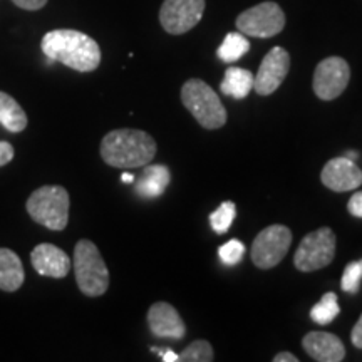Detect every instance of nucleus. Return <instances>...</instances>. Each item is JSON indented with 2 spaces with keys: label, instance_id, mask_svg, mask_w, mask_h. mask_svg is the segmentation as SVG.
I'll use <instances>...</instances> for the list:
<instances>
[{
  "label": "nucleus",
  "instance_id": "1",
  "mask_svg": "<svg viewBox=\"0 0 362 362\" xmlns=\"http://www.w3.org/2000/svg\"><path fill=\"white\" fill-rule=\"evenodd\" d=\"M44 56L78 72H93L101 64L99 44L88 34L74 29H56L40 42Z\"/></svg>",
  "mask_w": 362,
  "mask_h": 362
},
{
  "label": "nucleus",
  "instance_id": "2",
  "mask_svg": "<svg viewBox=\"0 0 362 362\" xmlns=\"http://www.w3.org/2000/svg\"><path fill=\"white\" fill-rule=\"evenodd\" d=\"M156 149L155 138L146 131L121 128L104 136L99 153L111 168L134 170L149 165L156 156Z\"/></svg>",
  "mask_w": 362,
  "mask_h": 362
},
{
  "label": "nucleus",
  "instance_id": "3",
  "mask_svg": "<svg viewBox=\"0 0 362 362\" xmlns=\"http://www.w3.org/2000/svg\"><path fill=\"white\" fill-rule=\"evenodd\" d=\"M69 193L59 185H45L37 188L25 203L30 218L52 232H62L66 228L69 221Z\"/></svg>",
  "mask_w": 362,
  "mask_h": 362
},
{
  "label": "nucleus",
  "instance_id": "4",
  "mask_svg": "<svg viewBox=\"0 0 362 362\" xmlns=\"http://www.w3.org/2000/svg\"><path fill=\"white\" fill-rule=\"evenodd\" d=\"M74 274L79 291L88 297H101L110 287V270L99 248L90 240H79L74 247Z\"/></svg>",
  "mask_w": 362,
  "mask_h": 362
},
{
  "label": "nucleus",
  "instance_id": "5",
  "mask_svg": "<svg viewBox=\"0 0 362 362\" xmlns=\"http://www.w3.org/2000/svg\"><path fill=\"white\" fill-rule=\"evenodd\" d=\"M181 103L198 124L205 129L223 128L226 123V110L218 94L205 81L189 79L181 88Z\"/></svg>",
  "mask_w": 362,
  "mask_h": 362
},
{
  "label": "nucleus",
  "instance_id": "6",
  "mask_svg": "<svg viewBox=\"0 0 362 362\" xmlns=\"http://www.w3.org/2000/svg\"><path fill=\"white\" fill-rule=\"evenodd\" d=\"M336 233L329 226H322L315 232L307 233L298 243L296 255H293V265L297 270L305 272V274L324 269L332 264L336 257Z\"/></svg>",
  "mask_w": 362,
  "mask_h": 362
},
{
  "label": "nucleus",
  "instance_id": "7",
  "mask_svg": "<svg viewBox=\"0 0 362 362\" xmlns=\"http://www.w3.org/2000/svg\"><path fill=\"white\" fill-rule=\"evenodd\" d=\"M292 245V232L288 226L275 223L267 226L253 240L250 257L253 265L262 270L277 267L285 259Z\"/></svg>",
  "mask_w": 362,
  "mask_h": 362
},
{
  "label": "nucleus",
  "instance_id": "8",
  "mask_svg": "<svg viewBox=\"0 0 362 362\" xmlns=\"http://www.w3.org/2000/svg\"><path fill=\"white\" fill-rule=\"evenodd\" d=\"M285 27V13L275 2H262L247 8L237 17V29L250 37L269 39L280 34Z\"/></svg>",
  "mask_w": 362,
  "mask_h": 362
},
{
  "label": "nucleus",
  "instance_id": "9",
  "mask_svg": "<svg viewBox=\"0 0 362 362\" xmlns=\"http://www.w3.org/2000/svg\"><path fill=\"white\" fill-rule=\"evenodd\" d=\"M351 81V67L346 59L332 56L320 61L315 67L314 88L315 96L322 101H334L346 90Z\"/></svg>",
  "mask_w": 362,
  "mask_h": 362
},
{
  "label": "nucleus",
  "instance_id": "10",
  "mask_svg": "<svg viewBox=\"0 0 362 362\" xmlns=\"http://www.w3.org/2000/svg\"><path fill=\"white\" fill-rule=\"evenodd\" d=\"M205 0H165L160 8V24L168 34H187L200 24Z\"/></svg>",
  "mask_w": 362,
  "mask_h": 362
},
{
  "label": "nucleus",
  "instance_id": "11",
  "mask_svg": "<svg viewBox=\"0 0 362 362\" xmlns=\"http://www.w3.org/2000/svg\"><path fill=\"white\" fill-rule=\"evenodd\" d=\"M288 69H291V54L280 45H275L262 61L259 72L253 79V89L259 96H270L282 86Z\"/></svg>",
  "mask_w": 362,
  "mask_h": 362
},
{
  "label": "nucleus",
  "instance_id": "12",
  "mask_svg": "<svg viewBox=\"0 0 362 362\" xmlns=\"http://www.w3.org/2000/svg\"><path fill=\"white\" fill-rule=\"evenodd\" d=\"M320 181L325 188L336 193L352 192L362 185V170L347 156H337L325 163Z\"/></svg>",
  "mask_w": 362,
  "mask_h": 362
},
{
  "label": "nucleus",
  "instance_id": "13",
  "mask_svg": "<svg viewBox=\"0 0 362 362\" xmlns=\"http://www.w3.org/2000/svg\"><path fill=\"white\" fill-rule=\"evenodd\" d=\"M148 325L151 334L158 339L180 341L187 334V325L178 310L168 302H156L148 310Z\"/></svg>",
  "mask_w": 362,
  "mask_h": 362
},
{
  "label": "nucleus",
  "instance_id": "14",
  "mask_svg": "<svg viewBox=\"0 0 362 362\" xmlns=\"http://www.w3.org/2000/svg\"><path fill=\"white\" fill-rule=\"evenodd\" d=\"M30 264L39 275L51 279H64L72 265L67 253L52 243H39L30 253Z\"/></svg>",
  "mask_w": 362,
  "mask_h": 362
},
{
  "label": "nucleus",
  "instance_id": "15",
  "mask_svg": "<svg viewBox=\"0 0 362 362\" xmlns=\"http://www.w3.org/2000/svg\"><path fill=\"white\" fill-rule=\"evenodd\" d=\"M302 347L314 361L341 362L346 357V347L341 339L324 330H314L302 339Z\"/></svg>",
  "mask_w": 362,
  "mask_h": 362
},
{
  "label": "nucleus",
  "instance_id": "16",
  "mask_svg": "<svg viewBox=\"0 0 362 362\" xmlns=\"http://www.w3.org/2000/svg\"><path fill=\"white\" fill-rule=\"evenodd\" d=\"M143 173L134 178V192L141 198H158L168 188L171 173L165 165H146Z\"/></svg>",
  "mask_w": 362,
  "mask_h": 362
},
{
  "label": "nucleus",
  "instance_id": "17",
  "mask_svg": "<svg viewBox=\"0 0 362 362\" xmlns=\"http://www.w3.org/2000/svg\"><path fill=\"white\" fill-rule=\"evenodd\" d=\"M25 274L22 262L11 248H0V291L17 292L24 284Z\"/></svg>",
  "mask_w": 362,
  "mask_h": 362
},
{
  "label": "nucleus",
  "instance_id": "18",
  "mask_svg": "<svg viewBox=\"0 0 362 362\" xmlns=\"http://www.w3.org/2000/svg\"><path fill=\"white\" fill-rule=\"evenodd\" d=\"M253 79H255V74H252L248 69H242V67H228V69L225 71V78L220 84V90L225 96L242 101V99H245L253 89Z\"/></svg>",
  "mask_w": 362,
  "mask_h": 362
},
{
  "label": "nucleus",
  "instance_id": "19",
  "mask_svg": "<svg viewBox=\"0 0 362 362\" xmlns=\"http://www.w3.org/2000/svg\"><path fill=\"white\" fill-rule=\"evenodd\" d=\"M0 124L11 133H22L29 124L21 104L4 90H0Z\"/></svg>",
  "mask_w": 362,
  "mask_h": 362
},
{
  "label": "nucleus",
  "instance_id": "20",
  "mask_svg": "<svg viewBox=\"0 0 362 362\" xmlns=\"http://www.w3.org/2000/svg\"><path fill=\"white\" fill-rule=\"evenodd\" d=\"M248 51H250V42H248L245 34L230 33L226 34L216 54H218L220 61L232 64V62H237L240 57L245 56Z\"/></svg>",
  "mask_w": 362,
  "mask_h": 362
},
{
  "label": "nucleus",
  "instance_id": "21",
  "mask_svg": "<svg viewBox=\"0 0 362 362\" xmlns=\"http://www.w3.org/2000/svg\"><path fill=\"white\" fill-rule=\"evenodd\" d=\"M339 314H341V307L334 292L324 293L322 298L310 309V319L319 325H329Z\"/></svg>",
  "mask_w": 362,
  "mask_h": 362
},
{
  "label": "nucleus",
  "instance_id": "22",
  "mask_svg": "<svg viewBox=\"0 0 362 362\" xmlns=\"http://www.w3.org/2000/svg\"><path fill=\"white\" fill-rule=\"evenodd\" d=\"M235 216H237V206H235L233 202H223L221 205L216 208L214 214H210V225L214 228L215 233L223 235L230 230L232 226Z\"/></svg>",
  "mask_w": 362,
  "mask_h": 362
},
{
  "label": "nucleus",
  "instance_id": "23",
  "mask_svg": "<svg viewBox=\"0 0 362 362\" xmlns=\"http://www.w3.org/2000/svg\"><path fill=\"white\" fill-rule=\"evenodd\" d=\"M180 362H211L215 359L214 347L206 341H194L180 352Z\"/></svg>",
  "mask_w": 362,
  "mask_h": 362
},
{
  "label": "nucleus",
  "instance_id": "24",
  "mask_svg": "<svg viewBox=\"0 0 362 362\" xmlns=\"http://www.w3.org/2000/svg\"><path fill=\"white\" fill-rule=\"evenodd\" d=\"M361 280H362V260L351 262V264L346 267V270H344V275L341 280L342 291L347 293H357L361 287Z\"/></svg>",
  "mask_w": 362,
  "mask_h": 362
},
{
  "label": "nucleus",
  "instance_id": "25",
  "mask_svg": "<svg viewBox=\"0 0 362 362\" xmlns=\"http://www.w3.org/2000/svg\"><path fill=\"white\" fill-rule=\"evenodd\" d=\"M243 255H245V245L240 240H230L218 250V257L226 265H237Z\"/></svg>",
  "mask_w": 362,
  "mask_h": 362
},
{
  "label": "nucleus",
  "instance_id": "26",
  "mask_svg": "<svg viewBox=\"0 0 362 362\" xmlns=\"http://www.w3.org/2000/svg\"><path fill=\"white\" fill-rule=\"evenodd\" d=\"M347 211L356 218H362V192H356L347 203Z\"/></svg>",
  "mask_w": 362,
  "mask_h": 362
},
{
  "label": "nucleus",
  "instance_id": "27",
  "mask_svg": "<svg viewBox=\"0 0 362 362\" xmlns=\"http://www.w3.org/2000/svg\"><path fill=\"white\" fill-rule=\"evenodd\" d=\"M13 146L8 141H0V166H6L13 160Z\"/></svg>",
  "mask_w": 362,
  "mask_h": 362
},
{
  "label": "nucleus",
  "instance_id": "28",
  "mask_svg": "<svg viewBox=\"0 0 362 362\" xmlns=\"http://www.w3.org/2000/svg\"><path fill=\"white\" fill-rule=\"evenodd\" d=\"M19 8H24V11H40L47 0H12Z\"/></svg>",
  "mask_w": 362,
  "mask_h": 362
},
{
  "label": "nucleus",
  "instance_id": "29",
  "mask_svg": "<svg viewBox=\"0 0 362 362\" xmlns=\"http://www.w3.org/2000/svg\"><path fill=\"white\" fill-rule=\"evenodd\" d=\"M351 341H352V344H354V347H357V349H362V314L359 317V320L356 322L354 329H352Z\"/></svg>",
  "mask_w": 362,
  "mask_h": 362
},
{
  "label": "nucleus",
  "instance_id": "30",
  "mask_svg": "<svg viewBox=\"0 0 362 362\" xmlns=\"http://www.w3.org/2000/svg\"><path fill=\"white\" fill-rule=\"evenodd\" d=\"M274 362H298V357L291 354V352H280L274 357Z\"/></svg>",
  "mask_w": 362,
  "mask_h": 362
},
{
  "label": "nucleus",
  "instance_id": "31",
  "mask_svg": "<svg viewBox=\"0 0 362 362\" xmlns=\"http://www.w3.org/2000/svg\"><path fill=\"white\" fill-rule=\"evenodd\" d=\"M121 181H123V183H134V175L133 173H123V175H121Z\"/></svg>",
  "mask_w": 362,
  "mask_h": 362
},
{
  "label": "nucleus",
  "instance_id": "32",
  "mask_svg": "<svg viewBox=\"0 0 362 362\" xmlns=\"http://www.w3.org/2000/svg\"><path fill=\"white\" fill-rule=\"evenodd\" d=\"M346 156L349 158V160H352V161H356V160H357V153H354V151H349V153H347Z\"/></svg>",
  "mask_w": 362,
  "mask_h": 362
}]
</instances>
